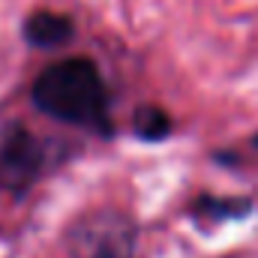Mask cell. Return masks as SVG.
Returning <instances> with one entry per match:
<instances>
[{
	"instance_id": "obj_1",
	"label": "cell",
	"mask_w": 258,
	"mask_h": 258,
	"mask_svg": "<svg viewBox=\"0 0 258 258\" xmlns=\"http://www.w3.org/2000/svg\"><path fill=\"white\" fill-rule=\"evenodd\" d=\"M33 105L66 126L111 138V96L99 66L90 57H66L45 66L30 90Z\"/></svg>"
},
{
	"instance_id": "obj_5",
	"label": "cell",
	"mask_w": 258,
	"mask_h": 258,
	"mask_svg": "<svg viewBox=\"0 0 258 258\" xmlns=\"http://www.w3.org/2000/svg\"><path fill=\"white\" fill-rule=\"evenodd\" d=\"M195 222L204 225H219V222H231V219H246L252 213V198L246 195H198L189 204Z\"/></svg>"
},
{
	"instance_id": "obj_3",
	"label": "cell",
	"mask_w": 258,
	"mask_h": 258,
	"mask_svg": "<svg viewBox=\"0 0 258 258\" xmlns=\"http://www.w3.org/2000/svg\"><path fill=\"white\" fill-rule=\"evenodd\" d=\"M135 246V222L117 207L81 213L66 231L69 258H129Z\"/></svg>"
},
{
	"instance_id": "obj_7",
	"label": "cell",
	"mask_w": 258,
	"mask_h": 258,
	"mask_svg": "<svg viewBox=\"0 0 258 258\" xmlns=\"http://www.w3.org/2000/svg\"><path fill=\"white\" fill-rule=\"evenodd\" d=\"M252 147H258V135H255V138H252Z\"/></svg>"
},
{
	"instance_id": "obj_6",
	"label": "cell",
	"mask_w": 258,
	"mask_h": 258,
	"mask_svg": "<svg viewBox=\"0 0 258 258\" xmlns=\"http://www.w3.org/2000/svg\"><path fill=\"white\" fill-rule=\"evenodd\" d=\"M132 132L141 138V141H165L174 123H171V114L159 105H138L135 114H132Z\"/></svg>"
},
{
	"instance_id": "obj_2",
	"label": "cell",
	"mask_w": 258,
	"mask_h": 258,
	"mask_svg": "<svg viewBox=\"0 0 258 258\" xmlns=\"http://www.w3.org/2000/svg\"><path fill=\"white\" fill-rule=\"evenodd\" d=\"M57 144L39 138L24 123H9L0 129V192L24 195L33 189L42 174L57 162Z\"/></svg>"
},
{
	"instance_id": "obj_4",
	"label": "cell",
	"mask_w": 258,
	"mask_h": 258,
	"mask_svg": "<svg viewBox=\"0 0 258 258\" xmlns=\"http://www.w3.org/2000/svg\"><path fill=\"white\" fill-rule=\"evenodd\" d=\"M24 42L39 48V51H54L66 42H72L75 36V21L63 12H51V9H36L24 18Z\"/></svg>"
}]
</instances>
